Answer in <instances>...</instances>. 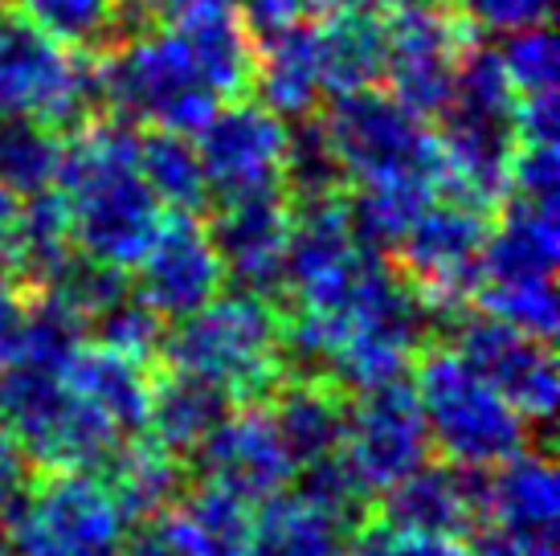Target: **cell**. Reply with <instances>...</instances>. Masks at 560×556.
I'll return each instance as SVG.
<instances>
[{"label": "cell", "mask_w": 560, "mask_h": 556, "mask_svg": "<svg viewBox=\"0 0 560 556\" xmlns=\"http://www.w3.org/2000/svg\"><path fill=\"white\" fill-rule=\"evenodd\" d=\"M230 397L192 372L168 369L148 385V417L143 430H152V442H160L172 454H192L209 430L230 414Z\"/></svg>", "instance_id": "obj_23"}, {"label": "cell", "mask_w": 560, "mask_h": 556, "mask_svg": "<svg viewBox=\"0 0 560 556\" xmlns=\"http://www.w3.org/2000/svg\"><path fill=\"white\" fill-rule=\"evenodd\" d=\"M94 74L103 111H115L131 127L143 124L197 136L221 107L218 94L192 70L180 37L156 25L110 46L107 58L94 62Z\"/></svg>", "instance_id": "obj_4"}, {"label": "cell", "mask_w": 560, "mask_h": 556, "mask_svg": "<svg viewBox=\"0 0 560 556\" xmlns=\"http://www.w3.org/2000/svg\"><path fill=\"white\" fill-rule=\"evenodd\" d=\"M357 524L319 508L303 491L262 499L249 532V556H343Z\"/></svg>", "instance_id": "obj_22"}, {"label": "cell", "mask_w": 560, "mask_h": 556, "mask_svg": "<svg viewBox=\"0 0 560 556\" xmlns=\"http://www.w3.org/2000/svg\"><path fill=\"white\" fill-rule=\"evenodd\" d=\"M552 9H557V0H454V16L467 30L495 33V37L548 25Z\"/></svg>", "instance_id": "obj_38"}, {"label": "cell", "mask_w": 560, "mask_h": 556, "mask_svg": "<svg viewBox=\"0 0 560 556\" xmlns=\"http://www.w3.org/2000/svg\"><path fill=\"white\" fill-rule=\"evenodd\" d=\"M430 430L421 417L413 385L385 381L364 389L352 409H343L340 459L369 495L389 491L393 483L430 463Z\"/></svg>", "instance_id": "obj_9"}, {"label": "cell", "mask_w": 560, "mask_h": 556, "mask_svg": "<svg viewBox=\"0 0 560 556\" xmlns=\"http://www.w3.org/2000/svg\"><path fill=\"white\" fill-rule=\"evenodd\" d=\"M4 21H9V9H4V0H0V30H4Z\"/></svg>", "instance_id": "obj_48"}, {"label": "cell", "mask_w": 560, "mask_h": 556, "mask_svg": "<svg viewBox=\"0 0 560 556\" xmlns=\"http://www.w3.org/2000/svg\"><path fill=\"white\" fill-rule=\"evenodd\" d=\"M487 238V213L451 197H434L397 242V263L409 287L438 311L458 315L479 287V258Z\"/></svg>", "instance_id": "obj_8"}, {"label": "cell", "mask_w": 560, "mask_h": 556, "mask_svg": "<svg viewBox=\"0 0 560 556\" xmlns=\"http://www.w3.org/2000/svg\"><path fill=\"white\" fill-rule=\"evenodd\" d=\"M295 131H287V152H282V193L299 201H319V197H340L343 169L331 143H327L319 119H295Z\"/></svg>", "instance_id": "obj_33"}, {"label": "cell", "mask_w": 560, "mask_h": 556, "mask_svg": "<svg viewBox=\"0 0 560 556\" xmlns=\"http://www.w3.org/2000/svg\"><path fill=\"white\" fill-rule=\"evenodd\" d=\"M413 393L430 430V447L446 463L491 471L503 459H512L515 450L528 447V421L451 344L421 352Z\"/></svg>", "instance_id": "obj_3"}, {"label": "cell", "mask_w": 560, "mask_h": 556, "mask_svg": "<svg viewBox=\"0 0 560 556\" xmlns=\"http://www.w3.org/2000/svg\"><path fill=\"white\" fill-rule=\"evenodd\" d=\"M282 315L254 291L213 294L205 308L164 327L160 356L192 372L230 402L270 397L282 381Z\"/></svg>", "instance_id": "obj_2"}, {"label": "cell", "mask_w": 560, "mask_h": 556, "mask_svg": "<svg viewBox=\"0 0 560 556\" xmlns=\"http://www.w3.org/2000/svg\"><path fill=\"white\" fill-rule=\"evenodd\" d=\"M176 13V37L192 70L218 99H242L254 78L258 42L246 30L234 0H185Z\"/></svg>", "instance_id": "obj_17"}, {"label": "cell", "mask_w": 560, "mask_h": 556, "mask_svg": "<svg viewBox=\"0 0 560 556\" xmlns=\"http://www.w3.org/2000/svg\"><path fill=\"white\" fill-rule=\"evenodd\" d=\"M30 25L79 54L110 49L152 25V13L136 0H21Z\"/></svg>", "instance_id": "obj_25"}, {"label": "cell", "mask_w": 560, "mask_h": 556, "mask_svg": "<svg viewBox=\"0 0 560 556\" xmlns=\"http://www.w3.org/2000/svg\"><path fill=\"white\" fill-rule=\"evenodd\" d=\"M319 127L340 160L343 181L425 176L438 185L434 131L389 91L360 86V91L331 94V107L324 111Z\"/></svg>", "instance_id": "obj_5"}, {"label": "cell", "mask_w": 560, "mask_h": 556, "mask_svg": "<svg viewBox=\"0 0 560 556\" xmlns=\"http://www.w3.org/2000/svg\"><path fill=\"white\" fill-rule=\"evenodd\" d=\"M66 136L46 119L4 115L0 124V185L16 197H33L58 185Z\"/></svg>", "instance_id": "obj_32"}, {"label": "cell", "mask_w": 560, "mask_h": 556, "mask_svg": "<svg viewBox=\"0 0 560 556\" xmlns=\"http://www.w3.org/2000/svg\"><path fill=\"white\" fill-rule=\"evenodd\" d=\"M451 348L463 352L470 369L487 377L528 426L532 421H540V426L552 421L560 397V377L557 356H552L548 340L528 336V332L479 311V315L458 320Z\"/></svg>", "instance_id": "obj_12"}, {"label": "cell", "mask_w": 560, "mask_h": 556, "mask_svg": "<svg viewBox=\"0 0 560 556\" xmlns=\"http://www.w3.org/2000/svg\"><path fill=\"white\" fill-rule=\"evenodd\" d=\"M438 197V185L425 176H389V181H357L352 197L343 201V217L364 250L393 254L413 217Z\"/></svg>", "instance_id": "obj_29"}, {"label": "cell", "mask_w": 560, "mask_h": 556, "mask_svg": "<svg viewBox=\"0 0 560 556\" xmlns=\"http://www.w3.org/2000/svg\"><path fill=\"white\" fill-rule=\"evenodd\" d=\"M242 21H246V30L262 42L270 33L287 30V25H295L303 21V9H312L307 0H234Z\"/></svg>", "instance_id": "obj_41"}, {"label": "cell", "mask_w": 560, "mask_h": 556, "mask_svg": "<svg viewBox=\"0 0 560 556\" xmlns=\"http://www.w3.org/2000/svg\"><path fill=\"white\" fill-rule=\"evenodd\" d=\"M37 487V463L9 426H0V524L13 520L25 508L30 491Z\"/></svg>", "instance_id": "obj_40"}, {"label": "cell", "mask_w": 560, "mask_h": 556, "mask_svg": "<svg viewBox=\"0 0 560 556\" xmlns=\"http://www.w3.org/2000/svg\"><path fill=\"white\" fill-rule=\"evenodd\" d=\"M16 225H21V197L0 185V266H9L13 258Z\"/></svg>", "instance_id": "obj_44"}, {"label": "cell", "mask_w": 560, "mask_h": 556, "mask_svg": "<svg viewBox=\"0 0 560 556\" xmlns=\"http://www.w3.org/2000/svg\"><path fill=\"white\" fill-rule=\"evenodd\" d=\"M315 49L327 94L376 86L385 74V16L376 9H336L315 25Z\"/></svg>", "instance_id": "obj_26"}, {"label": "cell", "mask_w": 560, "mask_h": 556, "mask_svg": "<svg viewBox=\"0 0 560 556\" xmlns=\"http://www.w3.org/2000/svg\"><path fill=\"white\" fill-rule=\"evenodd\" d=\"M213 225H205L221 258V270L234 278L237 291L270 299L282 291L287 233H291V201L282 188L249 193L234 201H218Z\"/></svg>", "instance_id": "obj_15"}, {"label": "cell", "mask_w": 560, "mask_h": 556, "mask_svg": "<svg viewBox=\"0 0 560 556\" xmlns=\"http://www.w3.org/2000/svg\"><path fill=\"white\" fill-rule=\"evenodd\" d=\"M197 155L209 197L234 201L249 193H270L282 188V152H287V119L262 103H242L218 107L209 124L197 131Z\"/></svg>", "instance_id": "obj_11"}, {"label": "cell", "mask_w": 560, "mask_h": 556, "mask_svg": "<svg viewBox=\"0 0 560 556\" xmlns=\"http://www.w3.org/2000/svg\"><path fill=\"white\" fill-rule=\"evenodd\" d=\"M0 417H4V377H0Z\"/></svg>", "instance_id": "obj_49"}, {"label": "cell", "mask_w": 560, "mask_h": 556, "mask_svg": "<svg viewBox=\"0 0 560 556\" xmlns=\"http://www.w3.org/2000/svg\"><path fill=\"white\" fill-rule=\"evenodd\" d=\"M13 556H124V511L103 475L54 471L13 520Z\"/></svg>", "instance_id": "obj_7"}, {"label": "cell", "mask_w": 560, "mask_h": 556, "mask_svg": "<svg viewBox=\"0 0 560 556\" xmlns=\"http://www.w3.org/2000/svg\"><path fill=\"white\" fill-rule=\"evenodd\" d=\"M467 49V25L430 0L397 4L385 16V82L389 94L421 119H438L446 107L454 66Z\"/></svg>", "instance_id": "obj_10"}, {"label": "cell", "mask_w": 560, "mask_h": 556, "mask_svg": "<svg viewBox=\"0 0 560 556\" xmlns=\"http://www.w3.org/2000/svg\"><path fill=\"white\" fill-rule=\"evenodd\" d=\"M107 491L124 511V520H152L168 511L185 491V463L180 454L164 450L160 442H119V450L98 471Z\"/></svg>", "instance_id": "obj_27"}, {"label": "cell", "mask_w": 560, "mask_h": 556, "mask_svg": "<svg viewBox=\"0 0 560 556\" xmlns=\"http://www.w3.org/2000/svg\"><path fill=\"white\" fill-rule=\"evenodd\" d=\"M192 454L205 483H218L246 503H262L270 495L287 491V483L295 479V466L282 450L266 405L230 409Z\"/></svg>", "instance_id": "obj_14"}, {"label": "cell", "mask_w": 560, "mask_h": 556, "mask_svg": "<svg viewBox=\"0 0 560 556\" xmlns=\"http://www.w3.org/2000/svg\"><path fill=\"white\" fill-rule=\"evenodd\" d=\"M254 503L237 499L218 483H201L168 508V524L188 556H249Z\"/></svg>", "instance_id": "obj_28"}, {"label": "cell", "mask_w": 560, "mask_h": 556, "mask_svg": "<svg viewBox=\"0 0 560 556\" xmlns=\"http://www.w3.org/2000/svg\"><path fill=\"white\" fill-rule=\"evenodd\" d=\"M225 287L213 238L197 213H164L152 246L136 263V294L160 320H185Z\"/></svg>", "instance_id": "obj_13"}, {"label": "cell", "mask_w": 560, "mask_h": 556, "mask_svg": "<svg viewBox=\"0 0 560 556\" xmlns=\"http://www.w3.org/2000/svg\"><path fill=\"white\" fill-rule=\"evenodd\" d=\"M136 4H143V9H148V13L156 16V13H164V9H180V4H185V0H136Z\"/></svg>", "instance_id": "obj_46"}, {"label": "cell", "mask_w": 560, "mask_h": 556, "mask_svg": "<svg viewBox=\"0 0 560 556\" xmlns=\"http://www.w3.org/2000/svg\"><path fill=\"white\" fill-rule=\"evenodd\" d=\"M54 188L62 193L70 213L74 250L94 263L136 270L164 221V205L140 176L136 127L124 119L103 124L98 115L74 127V136H66Z\"/></svg>", "instance_id": "obj_1"}, {"label": "cell", "mask_w": 560, "mask_h": 556, "mask_svg": "<svg viewBox=\"0 0 560 556\" xmlns=\"http://www.w3.org/2000/svg\"><path fill=\"white\" fill-rule=\"evenodd\" d=\"M66 385L74 389L82 402H91L124 438L143 430L148 385H152L148 381V364L131 360V356L110 352L103 344H82L79 356L70 360Z\"/></svg>", "instance_id": "obj_24"}, {"label": "cell", "mask_w": 560, "mask_h": 556, "mask_svg": "<svg viewBox=\"0 0 560 556\" xmlns=\"http://www.w3.org/2000/svg\"><path fill=\"white\" fill-rule=\"evenodd\" d=\"M343 409L340 389L324 377H282L275 385L270 421L282 438V450L295 471L340 454L343 438Z\"/></svg>", "instance_id": "obj_21"}, {"label": "cell", "mask_w": 560, "mask_h": 556, "mask_svg": "<svg viewBox=\"0 0 560 556\" xmlns=\"http://www.w3.org/2000/svg\"><path fill=\"white\" fill-rule=\"evenodd\" d=\"M140 176L156 193L164 213H197L209 201L201 155L192 136L152 127L140 136Z\"/></svg>", "instance_id": "obj_31"}, {"label": "cell", "mask_w": 560, "mask_h": 556, "mask_svg": "<svg viewBox=\"0 0 560 556\" xmlns=\"http://www.w3.org/2000/svg\"><path fill=\"white\" fill-rule=\"evenodd\" d=\"M508 188H515L520 201L557 209L560 197V148L545 139H520L508 164Z\"/></svg>", "instance_id": "obj_37"}, {"label": "cell", "mask_w": 560, "mask_h": 556, "mask_svg": "<svg viewBox=\"0 0 560 556\" xmlns=\"http://www.w3.org/2000/svg\"><path fill=\"white\" fill-rule=\"evenodd\" d=\"M0 556H13V541H9V532L0 524Z\"/></svg>", "instance_id": "obj_47"}, {"label": "cell", "mask_w": 560, "mask_h": 556, "mask_svg": "<svg viewBox=\"0 0 560 556\" xmlns=\"http://www.w3.org/2000/svg\"><path fill=\"white\" fill-rule=\"evenodd\" d=\"M103 111L94 62L54 42L30 21L0 30V115L46 119L58 131L91 124Z\"/></svg>", "instance_id": "obj_6"}, {"label": "cell", "mask_w": 560, "mask_h": 556, "mask_svg": "<svg viewBox=\"0 0 560 556\" xmlns=\"http://www.w3.org/2000/svg\"><path fill=\"white\" fill-rule=\"evenodd\" d=\"M25 315H30V299L21 291V282L0 266V364L13 356L21 327H25Z\"/></svg>", "instance_id": "obj_42"}, {"label": "cell", "mask_w": 560, "mask_h": 556, "mask_svg": "<svg viewBox=\"0 0 560 556\" xmlns=\"http://www.w3.org/2000/svg\"><path fill=\"white\" fill-rule=\"evenodd\" d=\"M499 62L512 78L515 94L557 91L560 46L552 25H532V30L508 33V46L499 49Z\"/></svg>", "instance_id": "obj_36"}, {"label": "cell", "mask_w": 560, "mask_h": 556, "mask_svg": "<svg viewBox=\"0 0 560 556\" xmlns=\"http://www.w3.org/2000/svg\"><path fill=\"white\" fill-rule=\"evenodd\" d=\"M74 258V238H70V213L58 188L21 197V225H16V246L9 258V275L21 287H46L66 263Z\"/></svg>", "instance_id": "obj_30"}, {"label": "cell", "mask_w": 560, "mask_h": 556, "mask_svg": "<svg viewBox=\"0 0 560 556\" xmlns=\"http://www.w3.org/2000/svg\"><path fill=\"white\" fill-rule=\"evenodd\" d=\"M482 479L487 471L421 463L413 475L393 483L385 495V524L458 541L482 524Z\"/></svg>", "instance_id": "obj_16"}, {"label": "cell", "mask_w": 560, "mask_h": 556, "mask_svg": "<svg viewBox=\"0 0 560 556\" xmlns=\"http://www.w3.org/2000/svg\"><path fill=\"white\" fill-rule=\"evenodd\" d=\"M470 556H557L552 541H524L512 532H499V528H475V548Z\"/></svg>", "instance_id": "obj_43"}, {"label": "cell", "mask_w": 560, "mask_h": 556, "mask_svg": "<svg viewBox=\"0 0 560 556\" xmlns=\"http://www.w3.org/2000/svg\"><path fill=\"white\" fill-rule=\"evenodd\" d=\"M560 516V483L548 454L515 450L482 479V520L524 541H552Z\"/></svg>", "instance_id": "obj_18"}, {"label": "cell", "mask_w": 560, "mask_h": 556, "mask_svg": "<svg viewBox=\"0 0 560 556\" xmlns=\"http://www.w3.org/2000/svg\"><path fill=\"white\" fill-rule=\"evenodd\" d=\"M249 91H258V103L275 111L279 119H312L327 94L319 49H315V25L295 21L262 37V46L254 54Z\"/></svg>", "instance_id": "obj_20"}, {"label": "cell", "mask_w": 560, "mask_h": 556, "mask_svg": "<svg viewBox=\"0 0 560 556\" xmlns=\"http://www.w3.org/2000/svg\"><path fill=\"white\" fill-rule=\"evenodd\" d=\"M482 315H495L503 324L520 327L528 336H540V340H552L557 332V287L552 282H479L475 294Z\"/></svg>", "instance_id": "obj_34"}, {"label": "cell", "mask_w": 560, "mask_h": 556, "mask_svg": "<svg viewBox=\"0 0 560 556\" xmlns=\"http://www.w3.org/2000/svg\"><path fill=\"white\" fill-rule=\"evenodd\" d=\"M324 13H336V9H376V4H418V0H307Z\"/></svg>", "instance_id": "obj_45"}, {"label": "cell", "mask_w": 560, "mask_h": 556, "mask_svg": "<svg viewBox=\"0 0 560 556\" xmlns=\"http://www.w3.org/2000/svg\"><path fill=\"white\" fill-rule=\"evenodd\" d=\"M343 556H470L458 541L446 536H421L393 524H373L364 532H352Z\"/></svg>", "instance_id": "obj_39"}, {"label": "cell", "mask_w": 560, "mask_h": 556, "mask_svg": "<svg viewBox=\"0 0 560 556\" xmlns=\"http://www.w3.org/2000/svg\"><path fill=\"white\" fill-rule=\"evenodd\" d=\"M560 263L557 209L515 197L503 205L495 225H487L479 258V282H552Z\"/></svg>", "instance_id": "obj_19"}, {"label": "cell", "mask_w": 560, "mask_h": 556, "mask_svg": "<svg viewBox=\"0 0 560 556\" xmlns=\"http://www.w3.org/2000/svg\"><path fill=\"white\" fill-rule=\"evenodd\" d=\"M94 336H98L94 344H103L110 352L131 356V360L148 364V360L160 356L164 320L143 303L140 294H124L115 308H107L103 315H94Z\"/></svg>", "instance_id": "obj_35"}]
</instances>
